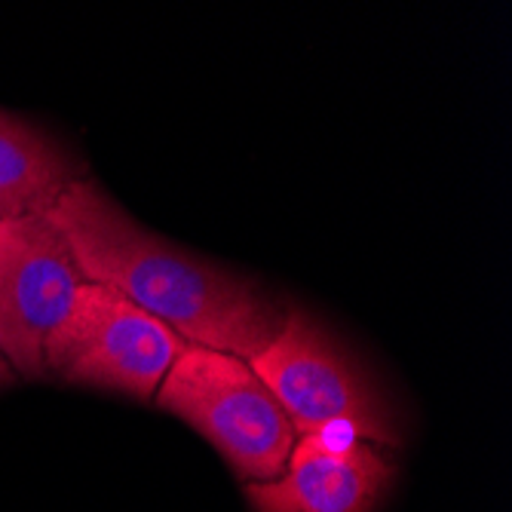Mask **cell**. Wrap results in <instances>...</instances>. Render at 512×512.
Masks as SVG:
<instances>
[{"label":"cell","mask_w":512,"mask_h":512,"mask_svg":"<svg viewBox=\"0 0 512 512\" xmlns=\"http://www.w3.org/2000/svg\"><path fill=\"white\" fill-rule=\"evenodd\" d=\"M43 215L68 243L86 283L120 292L191 347L249 362L283 329L286 310L255 279L157 237L96 181L68 184Z\"/></svg>","instance_id":"obj_1"},{"label":"cell","mask_w":512,"mask_h":512,"mask_svg":"<svg viewBox=\"0 0 512 512\" xmlns=\"http://www.w3.org/2000/svg\"><path fill=\"white\" fill-rule=\"evenodd\" d=\"M249 368L286 411L295 436L347 433L399 448V417L362 359L313 313L289 307L283 329Z\"/></svg>","instance_id":"obj_2"},{"label":"cell","mask_w":512,"mask_h":512,"mask_svg":"<svg viewBox=\"0 0 512 512\" xmlns=\"http://www.w3.org/2000/svg\"><path fill=\"white\" fill-rule=\"evenodd\" d=\"M154 399L200 433L243 485L276 479L298 445L286 411L240 356L188 347Z\"/></svg>","instance_id":"obj_3"},{"label":"cell","mask_w":512,"mask_h":512,"mask_svg":"<svg viewBox=\"0 0 512 512\" xmlns=\"http://www.w3.org/2000/svg\"><path fill=\"white\" fill-rule=\"evenodd\" d=\"M191 344L120 292L80 283L59 329L46 338L43 371L71 387L151 402L172 362Z\"/></svg>","instance_id":"obj_4"},{"label":"cell","mask_w":512,"mask_h":512,"mask_svg":"<svg viewBox=\"0 0 512 512\" xmlns=\"http://www.w3.org/2000/svg\"><path fill=\"white\" fill-rule=\"evenodd\" d=\"M80 283L68 243L43 212L0 221V356L16 375L46 378V338L68 316Z\"/></svg>","instance_id":"obj_5"},{"label":"cell","mask_w":512,"mask_h":512,"mask_svg":"<svg viewBox=\"0 0 512 512\" xmlns=\"http://www.w3.org/2000/svg\"><path fill=\"white\" fill-rule=\"evenodd\" d=\"M396 476L387 448L347 433L304 436L286 470L270 482H246L252 512H375Z\"/></svg>","instance_id":"obj_6"},{"label":"cell","mask_w":512,"mask_h":512,"mask_svg":"<svg viewBox=\"0 0 512 512\" xmlns=\"http://www.w3.org/2000/svg\"><path fill=\"white\" fill-rule=\"evenodd\" d=\"M80 172L56 135L0 108V221L46 212Z\"/></svg>","instance_id":"obj_7"},{"label":"cell","mask_w":512,"mask_h":512,"mask_svg":"<svg viewBox=\"0 0 512 512\" xmlns=\"http://www.w3.org/2000/svg\"><path fill=\"white\" fill-rule=\"evenodd\" d=\"M16 384V371L10 368V362L4 359V356H0V390H4V387H13Z\"/></svg>","instance_id":"obj_8"}]
</instances>
